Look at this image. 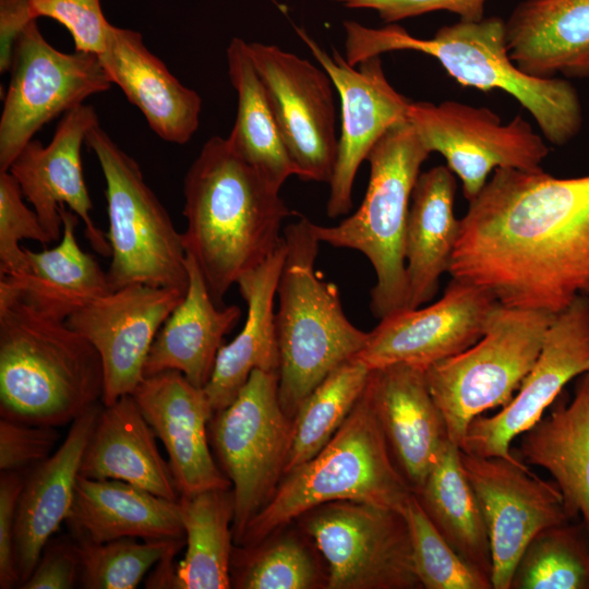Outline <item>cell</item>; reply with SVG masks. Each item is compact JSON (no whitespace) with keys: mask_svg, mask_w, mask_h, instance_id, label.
<instances>
[{"mask_svg":"<svg viewBox=\"0 0 589 589\" xmlns=\"http://www.w3.org/2000/svg\"><path fill=\"white\" fill-rule=\"evenodd\" d=\"M448 274L558 314L589 289V175L498 168L460 219Z\"/></svg>","mask_w":589,"mask_h":589,"instance_id":"1","label":"cell"},{"mask_svg":"<svg viewBox=\"0 0 589 589\" xmlns=\"http://www.w3.org/2000/svg\"><path fill=\"white\" fill-rule=\"evenodd\" d=\"M181 233L218 306L229 288L264 263L283 243L280 229L291 211L227 137L212 136L188 169Z\"/></svg>","mask_w":589,"mask_h":589,"instance_id":"2","label":"cell"},{"mask_svg":"<svg viewBox=\"0 0 589 589\" xmlns=\"http://www.w3.org/2000/svg\"><path fill=\"white\" fill-rule=\"evenodd\" d=\"M342 27L345 59L350 65L388 51L422 52L435 58L464 86L509 94L553 145L567 144L581 129L582 109L576 88L562 77L539 79L522 72L509 57L505 21L500 17L459 20L438 28L429 39L417 38L396 24L372 28L344 21Z\"/></svg>","mask_w":589,"mask_h":589,"instance_id":"3","label":"cell"},{"mask_svg":"<svg viewBox=\"0 0 589 589\" xmlns=\"http://www.w3.org/2000/svg\"><path fill=\"white\" fill-rule=\"evenodd\" d=\"M103 395V362L85 337L19 300L0 305L2 418L58 428Z\"/></svg>","mask_w":589,"mask_h":589,"instance_id":"4","label":"cell"},{"mask_svg":"<svg viewBox=\"0 0 589 589\" xmlns=\"http://www.w3.org/2000/svg\"><path fill=\"white\" fill-rule=\"evenodd\" d=\"M285 259L275 313L279 347V398L293 419L309 394L366 345L369 332L346 316L338 287L315 272L320 240L304 215L284 230Z\"/></svg>","mask_w":589,"mask_h":589,"instance_id":"5","label":"cell"},{"mask_svg":"<svg viewBox=\"0 0 589 589\" xmlns=\"http://www.w3.org/2000/svg\"><path fill=\"white\" fill-rule=\"evenodd\" d=\"M412 494L394 460L365 387L328 443L284 474L237 545H256L324 503L356 501L404 513Z\"/></svg>","mask_w":589,"mask_h":589,"instance_id":"6","label":"cell"},{"mask_svg":"<svg viewBox=\"0 0 589 589\" xmlns=\"http://www.w3.org/2000/svg\"><path fill=\"white\" fill-rule=\"evenodd\" d=\"M430 154L408 120L394 124L368 155L369 184L358 209L336 226L313 223L320 242L359 251L370 261L376 275L370 308L380 320L407 308L406 226Z\"/></svg>","mask_w":589,"mask_h":589,"instance_id":"7","label":"cell"},{"mask_svg":"<svg viewBox=\"0 0 589 589\" xmlns=\"http://www.w3.org/2000/svg\"><path fill=\"white\" fill-rule=\"evenodd\" d=\"M555 316L498 303L476 344L425 369L452 443L460 447L476 417L512 400L534 365Z\"/></svg>","mask_w":589,"mask_h":589,"instance_id":"8","label":"cell"},{"mask_svg":"<svg viewBox=\"0 0 589 589\" xmlns=\"http://www.w3.org/2000/svg\"><path fill=\"white\" fill-rule=\"evenodd\" d=\"M85 144L106 182L111 290L145 284L187 293V252L164 205L146 183L137 161L95 124Z\"/></svg>","mask_w":589,"mask_h":589,"instance_id":"9","label":"cell"},{"mask_svg":"<svg viewBox=\"0 0 589 589\" xmlns=\"http://www.w3.org/2000/svg\"><path fill=\"white\" fill-rule=\"evenodd\" d=\"M209 438L235 500L237 545L284 477L292 419L279 398V374L253 370L235 399L212 417Z\"/></svg>","mask_w":589,"mask_h":589,"instance_id":"10","label":"cell"},{"mask_svg":"<svg viewBox=\"0 0 589 589\" xmlns=\"http://www.w3.org/2000/svg\"><path fill=\"white\" fill-rule=\"evenodd\" d=\"M326 563L328 589H420L404 513L334 501L297 518Z\"/></svg>","mask_w":589,"mask_h":589,"instance_id":"11","label":"cell"},{"mask_svg":"<svg viewBox=\"0 0 589 589\" xmlns=\"http://www.w3.org/2000/svg\"><path fill=\"white\" fill-rule=\"evenodd\" d=\"M10 70L0 117V172L46 123L112 85L97 55L56 49L36 20L19 37Z\"/></svg>","mask_w":589,"mask_h":589,"instance_id":"12","label":"cell"},{"mask_svg":"<svg viewBox=\"0 0 589 589\" xmlns=\"http://www.w3.org/2000/svg\"><path fill=\"white\" fill-rule=\"evenodd\" d=\"M407 119L429 152L445 158L448 169L461 181L468 202L494 170H538L550 152L527 120L516 116L503 124L488 107L456 100H410Z\"/></svg>","mask_w":589,"mask_h":589,"instance_id":"13","label":"cell"},{"mask_svg":"<svg viewBox=\"0 0 589 589\" xmlns=\"http://www.w3.org/2000/svg\"><path fill=\"white\" fill-rule=\"evenodd\" d=\"M248 50L297 176L329 183L338 145L330 76L276 45L252 41Z\"/></svg>","mask_w":589,"mask_h":589,"instance_id":"14","label":"cell"},{"mask_svg":"<svg viewBox=\"0 0 589 589\" xmlns=\"http://www.w3.org/2000/svg\"><path fill=\"white\" fill-rule=\"evenodd\" d=\"M464 472L481 507L491 543L493 589H510L518 560L540 531L570 521L554 481L522 461L460 449Z\"/></svg>","mask_w":589,"mask_h":589,"instance_id":"15","label":"cell"},{"mask_svg":"<svg viewBox=\"0 0 589 589\" xmlns=\"http://www.w3.org/2000/svg\"><path fill=\"white\" fill-rule=\"evenodd\" d=\"M589 372V299L586 293L556 314L542 350L512 400L468 425L460 449L476 456L519 461L512 442L529 430L574 377Z\"/></svg>","mask_w":589,"mask_h":589,"instance_id":"16","label":"cell"},{"mask_svg":"<svg viewBox=\"0 0 589 589\" xmlns=\"http://www.w3.org/2000/svg\"><path fill=\"white\" fill-rule=\"evenodd\" d=\"M296 31L330 76L340 98V134L326 204L327 216L334 219L351 211L360 165L389 128L408 120L410 100L390 85L380 57L369 58L356 69L335 48L328 55L304 29Z\"/></svg>","mask_w":589,"mask_h":589,"instance_id":"17","label":"cell"},{"mask_svg":"<svg viewBox=\"0 0 589 589\" xmlns=\"http://www.w3.org/2000/svg\"><path fill=\"white\" fill-rule=\"evenodd\" d=\"M497 304L483 288L452 277L434 303L381 318L356 358L371 370L394 363L426 369L476 344Z\"/></svg>","mask_w":589,"mask_h":589,"instance_id":"18","label":"cell"},{"mask_svg":"<svg viewBox=\"0 0 589 589\" xmlns=\"http://www.w3.org/2000/svg\"><path fill=\"white\" fill-rule=\"evenodd\" d=\"M184 296L173 288L132 284L92 301L65 321L100 356L103 405L131 395L143 381L151 347Z\"/></svg>","mask_w":589,"mask_h":589,"instance_id":"19","label":"cell"},{"mask_svg":"<svg viewBox=\"0 0 589 589\" xmlns=\"http://www.w3.org/2000/svg\"><path fill=\"white\" fill-rule=\"evenodd\" d=\"M99 123L93 106L82 104L64 113L50 143L44 146L32 140L9 168L23 196L32 204L52 241L62 236L60 206L69 207L84 225L94 251L110 256L106 235L95 225L82 167L81 149L89 130Z\"/></svg>","mask_w":589,"mask_h":589,"instance_id":"20","label":"cell"},{"mask_svg":"<svg viewBox=\"0 0 589 589\" xmlns=\"http://www.w3.org/2000/svg\"><path fill=\"white\" fill-rule=\"evenodd\" d=\"M131 395L164 444L180 495L231 488L209 449L214 411L204 388L169 370L145 376Z\"/></svg>","mask_w":589,"mask_h":589,"instance_id":"21","label":"cell"},{"mask_svg":"<svg viewBox=\"0 0 589 589\" xmlns=\"http://www.w3.org/2000/svg\"><path fill=\"white\" fill-rule=\"evenodd\" d=\"M366 389L394 460L414 492L450 442L425 369L407 363L372 369Z\"/></svg>","mask_w":589,"mask_h":589,"instance_id":"22","label":"cell"},{"mask_svg":"<svg viewBox=\"0 0 589 589\" xmlns=\"http://www.w3.org/2000/svg\"><path fill=\"white\" fill-rule=\"evenodd\" d=\"M98 57L111 83L160 139L181 145L191 140L200 125L202 99L148 50L141 33L111 24Z\"/></svg>","mask_w":589,"mask_h":589,"instance_id":"23","label":"cell"},{"mask_svg":"<svg viewBox=\"0 0 589 589\" xmlns=\"http://www.w3.org/2000/svg\"><path fill=\"white\" fill-rule=\"evenodd\" d=\"M59 213L62 236L44 251L26 248L23 274L0 277V305L19 300L36 313L60 322L92 301L111 292L107 272L81 249L76 239L80 217L64 205Z\"/></svg>","mask_w":589,"mask_h":589,"instance_id":"24","label":"cell"},{"mask_svg":"<svg viewBox=\"0 0 589 589\" xmlns=\"http://www.w3.org/2000/svg\"><path fill=\"white\" fill-rule=\"evenodd\" d=\"M100 408L97 404L76 418L59 448L26 472L14 529L19 587L31 576L44 546L69 515L82 458Z\"/></svg>","mask_w":589,"mask_h":589,"instance_id":"25","label":"cell"},{"mask_svg":"<svg viewBox=\"0 0 589 589\" xmlns=\"http://www.w3.org/2000/svg\"><path fill=\"white\" fill-rule=\"evenodd\" d=\"M509 57L539 79L589 77V0H524L505 21Z\"/></svg>","mask_w":589,"mask_h":589,"instance_id":"26","label":"cell"},{"mask_svg":"<svg viewBox=\"0 0 589 589\" xmlns=\"http://www.w3.org/2000/svg\"><path fill=\"white\" fill-rule=\"evenodd\" d=\"M285 252L284 238L264 263L243 274L236 284L248 306L247 317L239 334L220 347L204 387L214 413L235 399L253 370L279 373L275 298Z\"/></svg>","mask_w":589,"mask_h":589,"instance_id":"27","label":"cell"},{"mask_svg":"<svg viewBox=\"0 0 589 589\" xmlns=\"http://www.w3.org/2000/svg\"><path fill=\"white\" fill-rule=\"evenodd\" d=\"M156 434L132 395L103 405L86 445L80 476L120 480L160 497L178 501L169 466Z\"/></svg>","mask_w":589,"mask_h":589,"instance_id":"28","label":"cell"},{"mask_svg":"<svg viewBox=\"0 0 589 589\" xmlns=\"http://www.w3.org/2000/svg\"><path fill=\"white\" fill-rule=\"evenodd\" d=\"M65 522L73 538L95 543L185 538L178 501L120 480L79 476Z\"/></svg>","mask_w":589,"mask_h":589,"instance_id":"29","label":"cell"},{"mask_svg":"<svg viewBox=\"0 0 589 589\" xmlns=\"http://www.w3.org/2000/svg\"><path fill=\"white\" fill-rule=\"evenodd\" d=\"M552 405L520 435L518 452L525 464L552 476L568 517L580 516L589 536V372L579 376L570 400L562 392Z\"/></svg>","mask_w":589,"mask_h":589,"instance_id":"30","label":"cell"},{"mask_svg":"<svg viewBox=\"0 0 589 589\" xmlns=\"http://www.w3.org/2000/svg\"><path fill=\"white\" fill-rule=\"evenodd\" d=\"M189 287L160 327L147 356L144 376L175 370L190 383H208L224 337L236 326L238 305L218 306L193 259L187 254Z\"/></svg>","mask_w":589,"mask_h":589,"instance_id":"31","label":"cell"},{"mask_svg":"<svg viewBox=\"0 0 589 589\" xmlns=\"http://www.w3.org/2000/svg\"><path fill=\"white\" fill-rule=\"evenodd\" d=\"M456 179L447 166L419 175L414 184L405 236L407 308L429 303L440 278L449 272L460 231L455 216Z\"/></svg>","mask_w":589,"mask_h":589,"instance_id":"32","label":"cell"},{"mask_svg":"<svg viewBox=\"0 0 589 589\" xmlns=\"http://www.w3.org/2000/svg\"><path fill=\"white\" fill-rule=\"evenodd\" d=\"M450 546L492 581V552L486 524L462 469L460 447L449 442L423 484L413 492Z\"/></svg>","mask_w":589,"mask_h":589,"instance_id":"33","label":"cell"},{"mask_svg":"<svg viewBox=\"0 0 589 589\" xmlns=\"http://www.w3.org/2000/svg\"><path fill=\"white\" fill-rule=\"evenodd\" d=\"M226 55L228 75L238 96L236 121L227 140L272 188L279 191L290 176H297V169L250 58L248 43L233 37Z\"/></svg>","mask_w":589,"mask_h":589,"instance_id":"34","label":"cell"},{"mask_svg":"<svg viewBox=\"0 0 589 589\" xmlns=\"http://www.w3.org/2000/svg\"><path fill=\"white\" fill-rule=\"evenodd\" d=\"M187 551L175 567L172 589H227L235 546L232 489L180 495Z\"/></svg>","mask_w":589,"mask_h":589,"instance_id":"35","label":"cell"},{"mask_svg":"<svg viewBox=\"0 0 589 589\" xmlns=\"http://www.w3.org/2000/svg\"><path fill=\"white\" fill-rule=\"evenodd\" d=\"M370 373L354 357L332 371L302 401L292 419L284 474L312 458L335 435L363 394Z\"/></svg>","mask_w":589,"mask_h":589,"instance_id":"36","label":"cell"},{"mask_svg":"<svg viewBox=\"0 0 589 589\" xmlns=\"http://www.w3.org/2000/svg\"><path fill=\"white\" fill-rule=\"evenodd\" d=\"M230 579L231 587L241 589H313L327 582L308 545L293 533H273L253 546L235 545Z\"/></svg>","mask_w":589,"mask_h":589,"instance_id":"37","label":"cell"},{"mask_svg":"<svg viewBox=\"0 0 589 589\" xmlns=\"http://www.w3.org/2000/svg\"><path fill=\"white\" fill-rule=\"evenodd\" d=\"M510 589H589V536L570 521L540 531L518 560Z\"/></svg>","mask_w":589,"mask_h":589,"instance_id":"38","label":"cell"},{"mask_svg":"<svg viewBox=\"0 0 589 589\" xmlns=\"http://www.w3.org/2000/svg\"><path fill=\"white\" fill-rule=\"evenodd\" d=\"M75 540L81 554L80 587L84 589H134L148 570L175 556L185 543V538L143 542L121 538L103 543Z\"/></svg>","mask_w":589,"mask_h":589,"instance_id":"39","label":"cell"},{"mask_svg":"<svg viewBox=\"0 0 589 589\" xmlns=\"http://www.w3.org/2000/svg\"><path fill=\"white\" fill-rule=\"evenodd\" d=\"M416 573L425 589H493L489 577L467 564L432 524L414 493L404 509Z\"/></svg>","mask_w":589,"mask_h":589,"instance_id":"40","label":"cell"},{"mask_svg":"<svg viewBox=\"0 0 589 589\" xmlns=\"http://www.w3.org/2000/svg\"><path fill=\"white\" fill-rule=\"evenodd\" d=\"M16 179L0 172V277L23 274L27 257L20 242L31 239L43 244L52 240L44 229L35 211L23 201Z\"/></svg>","mask_w":589,"mask_h":589,"instance_id":"41","label":"cell"},{"mask_svg":"<svg viewBox=\"0 0 589 589\" xmlns=\"http://www.w3.org/2000/svg\"><path fill=\"white\" fill-rule=\"evenodd\" d=\"M35 17L61 23L71 34L75 51L99 56L106 48L110 23L100 0H31Z\"/></svg>","mask_w":589,"mask_h":589,"instance_id":"42","label":"cell"},{"mask_svg":"<svg viewBox=\"0 0 589 589\" xmlns=\"http://www.w3.org/2000/svg\"><path fill=\"white\" fill-rule=\"evenodd\" d=\"M56 426L0 419V470L27 471L46 460L59 440Z\"/></svg>","mask_w":589,"mask_h":589,"instance_id":"43","label":"cell"},{"mask_svg":"<svg viewBox=\"0 0 589 589\" xmlns=\"http://www.w3.org/2000/svg\"><path fill=\"white\" fill-rule=\"evenodd\" d=\"M81 554L70 537L50 539L44 546L31 576L22 589H71L80 585Z\"/></svg>","mask_w":589,"mask_h":589,"instance_id":"44","label":"cell"},{"mask_svg":"<svg viewBox=\"0 0 589 589\" xmlns=\"http://www.w3.org/2000/svg\"><path fill=\"white\" fill-rule=\"evenodd\" d=\"M486 0H347L342 3L349 9L375 11L380 19L394 24L404 19L418 16L433 11H448L457 14L461 21H480L484 16Z\"/></svg>","mask_w":589,"mask_h":589,"instance_id":"45","label":"cell"},{"mask_svg":"<svg viewBox=\"0 0 589 589\" xmlns=\"http://www.w3.org/2000/svg\"><path fill=\"white\" fill-rule=\"evenodd\" d=\"M25 471H7L0 476V588L19 587L20 577L15 561L14 529L16 508L22 492Z\"/></svg>","mask_w":589,"mask_h":589,"instance_id":"46","label":"cell"},{"mask_svg":"<svg viewBox=\"0 0 589 589\" xmlns=\"http://www.w3.org/2000/svg\"><path fill=\"white\" fill-rule=\"evenodd\" d=\"M31 0H0V72L11 69L15 45L35 21Z\"/></svg>","mask_w":589,"mask_h":589,"instance_id":"47","label":"cell"},{"mask_svg":"<svg viewBox=\"0 0 589 589\" xmlns=\"http://www.w3.org/2000/svg\"><path fill=\"white\" fill-rule=\"evenodd\" d=\"M329 1H335V2H339V3H345L347 0H329Z\"/></svg>","mask_w":589,"mask_h":589,"instance_id":"48","label":"cell"},{"mask_svg":"<svg viewBox=\"0 0 589 589\" xmlns=\"http://www.w3.org/2000/svg\"><path fill=\"white\" fill-rule=\"evenodd\" d=\"M586 294L588 296V299H589V289L587 290Z\"/></svg>","mask_w":589,"mask_h":589,"instance_id":"49","label":"cell"}]
</instances>
